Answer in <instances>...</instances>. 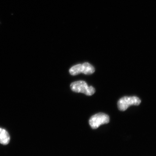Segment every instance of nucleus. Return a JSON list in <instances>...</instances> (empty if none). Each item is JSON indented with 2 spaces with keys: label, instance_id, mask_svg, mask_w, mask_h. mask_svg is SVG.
<instances>
[{
  "label": "nucleus",
  "instance_id": "7ed1b4c3",
  "mask_svg": "<svg viewBox=\"0 0 156 156\" xmlns=\"http://www.w3.org/2000/svg\"><path fill=\"white\" fill-rule=\"evenodd\" d=\"M141 103V100L136 96L125 97L120 98L118 102L119 110L121 111H125L131 105H139Z\"/></svg>",
  "mask_w": 156,
  "mask_h": 156
},
{
  "label": "nucleus",
  "instance_id": "f257e3e1",
  "mask_svg": "<svg viewBox=\"0 0 156 156\" xmlns=\"http://www.w3.org/2000/svg\"><path fill=\"white\" fill-rule=\"evenodd\" d=\"M70 88L73 92L84 93L88 96L93 95L95 92L94 87L92 86L89 87L87 83L83 81H76L72 83Z\"/></svg>",
  "mask_w": 156,
  "mask_h": 156
},
{
  "label": "nucleus",
  "instance_id": "20e7f679",
  "mask_svg": "<svg viewBox=\"0 0 156 156\" xmlns=\"http://www.w3.org/2000/svg\"><path fill=\"white\" fill-rule=\"evenodd\" d=\"M109 117L103 113H98L92 116L89 121V125L92 129H97L101 125L109 123Z\"/></svg>",
  "mask_w": 156,
  "mask_h": 156
},
{
  "label": "nucleus",
  "instance_id": "f03ea898",
  "mask_svg": "<svg viewBox=\"0 0 156 156\" xmlns=\"http://www.w3.org/2000/svg\"><path fill=\"white\" fill-rule=\"evenodd\" d=\"M95 71L94 67L88 62L83 64H78L73 66L70 69V74L72 76H76L83 73L86 75H90Z\"/></svg>",
  "mask_w": 156,
  "mask_h": 156
},
{
  "label": "nucleus",
  "instance_id": "39448f33",
  "mask_svg": "<svg viewBox=\"0 0 156 156\" xmlns=\"http://www.w3.org/2000/svg\"><path fill=\"white\" fill-rule=\"evenodd\" d=\"M10 134L5 129L0 128V144L4 145H7L10 143Z\"/></svg>",
  "mask_w": 156,
  "mask_h": 156
},
{
  "label": "nucleus",
  "instance_id": "423d86ee",
  "mask_svg": "<svg viewBox=\"0 0 156 156\" xmlns=\"http://www.w3.org/2000/svg\"><path fill=\"white\" fill-rule=\"evenodd\" d=\"M1 21H0V24H1Z\"/></svg>",
  "mask_w": 156,
  "mask_h": 156
}]
</instances>
